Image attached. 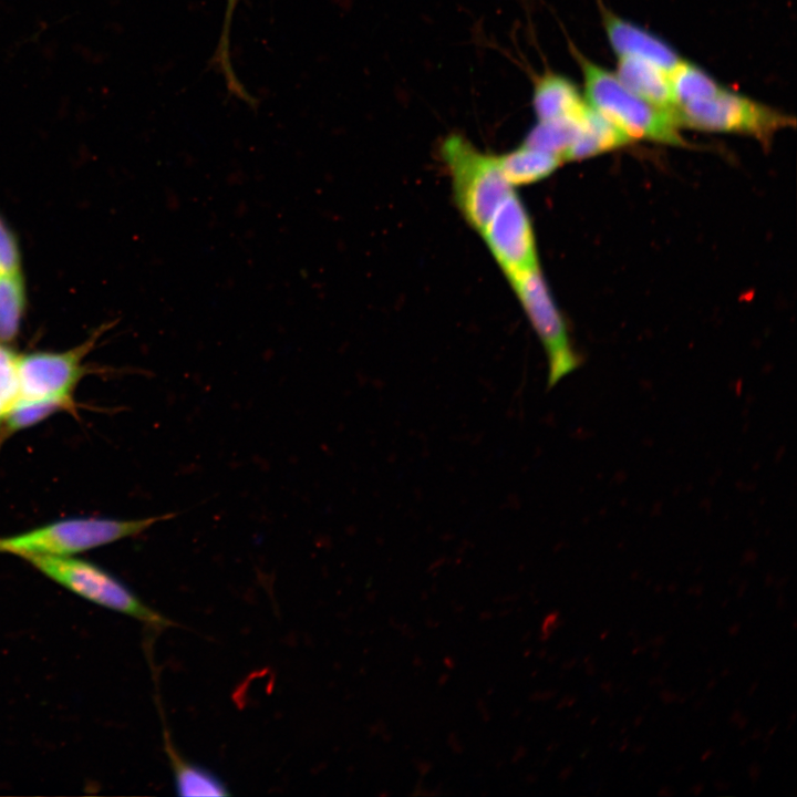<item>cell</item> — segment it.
I'll list each match as a JSON object with an SVG mask.
<instances>
[{"instance_id": "4", "label": "cell", "mask_w": 797, "mask_h": 797, "mask_svg": "<svg viewBox=\"0 0 797 797\" xmlns=\"http://www.w3.org/2000/svg\"><path fill=\"white\" fill-rule=\"evenodd\" d=\"M37 570L71 592L103 608L120 612L154 629L174 625L145 604L126 584L95 563L74 557L28 556Z\"/></svg>"}, {"instance_id": "2", "label": "cell", "mask_w": 797, "mask_h": 797, "mask_svg": "<svg viewBox=\"0 0 797 797\" xmlns=\"http://www.w3.org/2000/svg\"><path fill=\"white\" fill-rule=\"evenodd\" d=\"M584 80L587 104L611 121L632 141L685 145L672 112L644 101L615 75L577 53Z\"/></svg>"}, {"instance_id": "1", "label": "cell", "mask_w": 797, "mask_h": 797, "mask_svg": "<svg viewBox=\"0 0 797 797\" xmlns=\"http://www.w3.org/2000/svg\"><path fill=\"white\" fill-rule=\"evenodd\" d=\"M175 513L139 519L77 517L53 521L13 536L0 537V553L72 557L127 537L142 534L153 525L169 520Z\"/></svg>"}, {"instance_id": "3", "label": "cell", "mask_w": 797, "mask_h": 797, "mask_svg": "<svg viewBox=\"0 0 797 797\" xmlns=\"http://www.w3.org/2000/svg\"><path fill=\"white\" fill-rule=\"evenodd\" d=\"M441 154L452 180L454 203L465 221L480 234L500 203L514 192L498 156L480 152L456 134L444 139Z\"/></svg>"}, {"instance_id": "11", "label": "cell", "mask_w": 797, "mask_h": 797, "mask_svg": "<svg viewBox=\"0 0 797 797\" xmlns=\"http://www.w3.org/2000/svg\"><path fill=\"white\" fill-rule=\"evenodd\" d=\"M532 105L538 121L579 116L588 106L577 86L555 73H546L537 81Z\"/></svg>"}, {"instance_id": "12", "label": "cell", "mask_w": 797, "mask_h": 797, "mask_svg": "<svg viewBox=\"0 0 797 797\" xmlns=\"http://www.w3.org/2000/svg\"><path fill=\"white\" fill-rule=\"evenodd\" d=\"M632 139L611 121L588 105L581 130L569 147L565 161L597 156L627 145Z\"/></svg>"}, {"instance_id": "21", "label": "cell", "mask_w": 797, "mask_h": 797, "mask_svg": "<svg viewBox=\"0 0 797 797\" xmlns=\"http://www.w3.org/2000/svg\"><path fill=\"white\" fill-rule=\"evenodd\" d=\"M18 398V384L15 381L0 379V421Z\"/></svg>"}, {"instance_id": "13", "label": "cell", "mask_w": 797, "mask_h": 797, "mask_svg": "<svg viewBox=\"0 0 797 797\" xmlns=\"http://www.w3.org/2000/svg\"><path fill=\"white\" fill-rule=\"evenodd\" d=\"M164 738L177 795L228 796L230 794L227 785L219 776L180 755L166 733Z\"/></svg>"}, {"instance_id": "7", "label": "cell", "mask_w": 797, "mask_h": 797, "mask_svg": "<svg viewBox=\"0 0 797 797\" xmlns=\"http://www.w3.org/2000/svg\"><path fill=\"white\" fill-rule=\"evenodd\" d=\"M106 328H99L84 342L65 351L18 353L17 401L54 400L75 406L73 392L87 373L84 360Z\"/></svg>"}, {"instance_id": "16", "label": "cell", "mask_w": 797, "mask_h": 797, "mask_svg": "<svg viewBox=\"0 0 797 797\" xmlns=\"http://www.w3.org/2000/svg\"><path fill=\"white\" fill-rule=\"evenodd\" d=\"M584 112L579 116L538 121L527 134L524 144L555 154L565 162L569 147L580 133Z\"/></svg>"}, {"instance_id": "15", "label": "cell", "mask_w": 797, "mask_h": 797, "mask_svg": "<svg viewBox=\"0 0 797 797\" xmlns=\"http://www.w3.org/2000/svg\"><path fill=\"white\" fill-rule=\"evenodd\" d=\"M28 306L24 272L0 275V342L11 345L20 334Z\"/></svg>"}, {"instance_id": "8", "label": "cell", "mask_w": 797, "mask_h": 797, "mask_svg": "<svg viewBox=\"0 0 797 797\" xmlns=\"http://www.w3.org/2000/svg\"><path fill=\"white\" fill-rule=\"evenodd\" d=\"M479 235L508 281L539 268L532 222L515 190L500 203Z\"/></svg>"}, {"instance_id": "10", "label": "cell", "mask_w": 797, "mask_h": 797, "mask_svg": "<svg viewBox=\"0 0 797 797\" xmlns=\"http://www.w3.org/2000/svg\"><path fill=\"white\" fill-rule=\"evenodd\" d=\"M615 75L644 101L662 110L674 112L676 104L670 75L660 66L640 58L619 56Z\"/></svg>"}, {"instance_id": "20", "label": "cell", "mask_w": 797, "mask_h": 797, "mask_svg": "<svg viewBox=\"0 0 797 797\" xmlns=\"http://www.w3.org/2000/svg\"><path fill=\"white\" fill-rule=\"evenodd\" d=\"M22 266L18 236L0 213V275L23 272Z\"/></svg>"}, {"instance_id": "6", "label": "cell", "mask_w": 797, "mask_h": 797, "mask_svg": "<svg viewBox=\"0 0 797 797\" xmlns=\"http://www.w3.org/2000/svg\"><path fill=\"white\" fill-rule=\"evenodd\" d=\"M547 358V389L577 371L582 356L575 349L568 327L547 287L540 267L510 281Z\"/></svg>"}, {"instance_id": "17", "label": "cell", "mask_w": 797, "mask_h": 797, "mask_svg": "<svg viewBox=\"0 0 797 797\" xmlns=\"http://www.w3.org/2000/svg\"><path fill=\"white\" fill-rule=\"evenodd\" d=\"M74 405L54 400L17 401L0 421V444L9 436L61 412H73Z\"/></svg>"}, {"instance_id": "19", "label": "cell", "mask_w": 797, "mask_h": 797, "mask_svg": "<svg viewBox=\"0 0 797 797\" xmlns=\"http://www.w3.org/2000/svg\"><path fill=\"white\" fill-rule=\"evenodd\" d=\"M238 2L239 0H226L222 28L217 50L214 56V62L221 71L230 93L236 95L237 97L249 102L250 97L246 92L245 87L241 85L239 79L237 77L232 69L230 59V30L234 12Z\"/></svg>"}, {"instance_id": "14", "label": "cell", "mask_w": 797, "mask_h": 797, "mask_svg": "<svg viewBox=\"0 0 797 797\" xmlns=\"http://www.w3.org/2000/svg\"><path fill=\"white\" fill-rule=\"evenodd\" d=\"M498 161L506 179L513 187L545 179L563 162L555 154L525 144L498 156Z\"/></svg>"}, {"instance_id": "18", "label": "cell", "mask_w": 797, "mask_h": 797, "mask_svg": "<svg viewBox=\"0 0 797 797\" xmlns=\"http://www.w3.org/2000/svg\"><path fill=\"white\" fill-rule=\"evenodd\" d=\"M669 75L676 106L710 97L722 87L706 71L683 60Z\"/></svg>"}, {"instance_id": "5", "label": "cell", "mask_w": 797, "mask_h": 797, "mask_svg": "<svg viewBox=\"0 0 797 797\" xmlns=\"http://www.w3.org/2000/svg\"><path fill=\"white\" fill-rule=\"evenodd\" d=\"M673 114L680 127L749 135L763 143L795 124L793 117L725 87L710 97L677 105Z\"/></svg>"}, {"instance_id": "9", "label": "cell", "mask_w": 797, "mask_h": 797, "mask_svg": "<svg viewBox=\"0 0 797 797\" xmlns=\"http://www.w3.org/2000/svg\"><path fill=\"white\" fill-rule=\"evenodd\" d=\"M608 40L619 56L646 60L669 74L681 61L676 52L662 39L628 22L609 10L602 11Z\"/></svg>"}]
</instances>
